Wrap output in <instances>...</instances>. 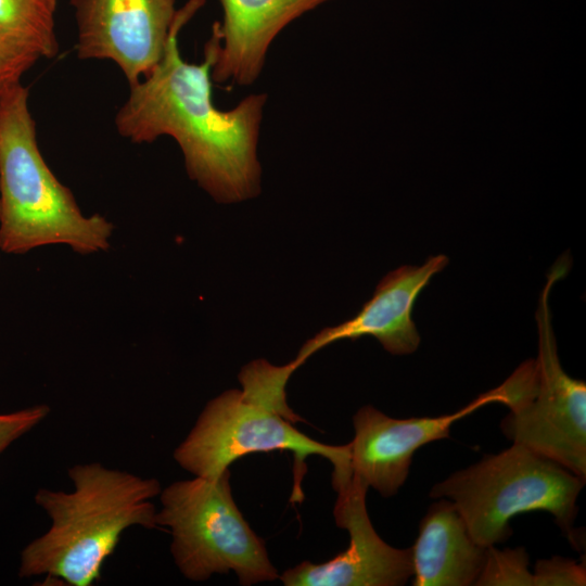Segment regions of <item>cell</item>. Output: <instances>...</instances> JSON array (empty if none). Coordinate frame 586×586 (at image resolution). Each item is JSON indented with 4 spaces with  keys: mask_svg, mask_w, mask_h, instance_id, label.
Returning a JSON list of instances; mask_svg holds the SVG:
<instances>
[{
    "mask_svg": "<svg viewBox=\"0 0 586 586\" xmlns=\"http://www.w3.org/2000/svg\"><path fill=\"white\" fill-rule=\"evenodd\" d=\"M204 3L189 0L177 10L161 60L129 87L115 127L119 136L137 144L173 138L189 178L216 202L238 203L260 192L257 148L268 95L249 94L228 111L214 105L211 73L220 47L216 24L201 63L184 61L178 44L181 29Z\"/></svg>",
    "mask_w": 586,
    "mask_h": 586,
    "instance_id": "obj_1",
    "label": "cell"
},
{
    "mask_svg": "<svg viewBox=\"0 0 586 586\" xmlns=\"http://www.w3.org/2000/svg\"><path fill=\"white\" fill-rule=\"evenodd\" d=\"M72 492L40 488L36 504L51 520L49 530L21 552L18 575L90 586L104 561L131 526L157 528L151 499L161 493L156 479L110 469L100 462L68 469Z\"/></svg>",
    "mask_w": 586,
    "mask_h": 586,
    "instance_id": "obj_2",
    "label": "cell"
},
{
    "mask_svg": "<svg viewBox=\"0 0 586 586\" xmlns=\"http://www.w3.org/2000/svg\"><path fill=\"white\" fill-rule=\"evenodd\" d=\"M28 99L22 82L0 99L1 253L23 255L48 245L80 255L107 251L114 225L102 215H85L54 176L38 146Z\"/></svg>",
    "mask_w": 586,
    "mask_h": 586,
    "instance_id": "obj_3",
    "label": "cell"
},
{
    "mask_svg": "<svg viewBox=\"0 0 586 586\" xmlns=\"http://www.w3.org/2000/svg\"><path fill=\"white\" fill-rule=\"evenodd\" d=\"M292 361L273 366L264 359L244 366L242 390H228L211 399L194 426L174 451L177 463L194 476H217L247 454L290 450L305 470L310 455L333 464L332 485L352 477L349 445H327L292 425L301 421L285 400V385L295 371Z\"/></svg>",
    "mask_w": 586,
    "mask_h": 586,
    "instance_id": "obj_4",
    "label": "cell"
},
{
    "mask_svg": "<svg viewBox=\"0 0 586 586\" xmlns=\"http://www.w3.org/2000/svg\"><path fill=\"white\" fill-rule=\"evenodd\" d=\"M584 483L559 463L513 443L435 484L430 497L450 500L473 539L484 547L506 542L512 534L509 522L515 515L542 510L553 515L562 533L579 549L574 521Z\"/></svg>",
    "mask_w": 586,
    "mask_h": 586,
    "instance_id": "obj_5",
    "label": "cell"
},
{
    "mask_svg": "<svg viewBox=\"0 0 586 586\" xmlns=\"http://www.w3.org/2000/svg\"><path fill=\"white\" fill-rule=\"evenodd\" d=\"M569 269L560 258L548 273L536 311L538 353L500 384L510 412L500 423L512 443L586 479V383L561 366L549 308L550 290Z\"/></svg>",
    "mask_w": 586,
    "mask_h": 586,
    "instance_id": "obj_6",
    "label": "cell"
},
{
    "mask_svg": "<svg viewBox=\"0 0 586 586\" xmlns=\"http://www.w3.org/2000/svg\"><path fill=\"white\" fill-rule=\"evenodd\" d=\"M230 471L177 481L161 491L157 527H167L170 551L184 577L194 582L233 571L241 585L279 577L264 542L238 509Z\"/></svg>",
    "mask_w": 586,
    "mask_h": 586,
    "instance_id": "obj_7",
    "label": "cell"
},
{
    "mask_svg": "<svg viewBox=\"0 0 586 586\" xmlns=\"http://www.w3.org/2000/svg\"><path fill=\"white\" fill-rule=\"evenodd\" d=\"M80 60H106L129 87L161 60L177 13L176 0H71Z\"/></svg>",
    "mask_w": 586,
    "mask_h": 586,
    "instance_id": "obj_8",
    "label": "cell"
},
{
    "mask_svg": "<svg viewBox=\"0 0 586 586\" xmlns=\"http://www.w3.org/2000/svg\"><path fill=\"white\" fill-rule=\"evenodd\" d=\"M335 523L347 530V549L327 562H302L279 577L285 586H400L412 577L411 548H395L375 532L368 515V487L357 477L336 486Z\"/></svg>",
    "mask_w": 586,
    "mask_h": 586,
    "instance_id": "obj_9",
    "label": "cell"
},
{
    "mask_svg": "<svg viewBox=\"0 0 586 586\" xmlns=\"http://www.w3.org/2000/svg\"><path fill=\"white\" fill-rule=\"evenodd\" d=\"M502 400L498 385L459 410L438 417L396 419L364 406L353 417L355 434L348 443L352 475L383 497L394 496L408 477L412 456L420 447L448 437L455 422Z\"/></svg>",
    "mask_w": 586,
    "mask_h": 586,
    "instance_id": "obj_10",
    "label": "cell"
},
{
    "mask_svg": "<svg viewBox=\"0 0 586 586\" xmlns=\"http://www.w3.org/2000/svg\"><path fill=\"white\" fill-rule=\"evenodd\" d=\"M446 255L429 257L420 266H402L384 276L372 296L353 318L327 327L307 340L298 351L293 366L297 369L322 347L361 336L377 339L392 355H408L417 351L420 335L412 320V308L420 292L448 264Z\"/></svg>",
    "mask_w": 586,
    "mask_h": 586,
    "instance_id": "obj_11",
    "label": "cell"
},
{
    "mask_svg": "<svg viewBox=\"0 0 586 586\" xmlns=\"http://www.w3.org/2000/svg\"><path fill=\"white\" fill-rule=\"evenodd\" d=\"M219 1L222 21L215 24L220 47L212 80L250 86L259 77L276 37L293 21L330 0Z\"/></svg>",
    "mask_w": 586,
    "mask_h": 586,
    "instance_id": "obj_12",
    "label": "cell"
},
{
    "mask_svg": "<svg viewBox=\"0 0 586 586\" xmlns=\"http://www.w3.org/2000/svg\"><path fill=\"white\" fill-rule=\"evenodd\" d=\"M487 548L477 544L455 505L446 499L433 504L419 524L411 547L413 586L474 585Z\"/></svg>",
    "mask_w": 586,
    "mask_h": 586,
    "instance_id": "obj_13",
    "label": "cell"
},
{
    "mask_svg": "<svg viewBox=\"0 0 586 586\" xmlns=\"http://www.w3.org/2000/svg\"><path fill=\"white\" fill-rule=\"evenodd\" d=\"M56 7L58 0H0V31L51 59L59 52Z\"/></svg>",
    "mask_w": 586,
    "mask_h": 586,
    "instance_id": "obj_14",
    "label": "cell"
},
{
    "mask_svg": "<svg viewBox=\"0 0 586 586\" xmlns=\"http://www.w3.org/2000/svg\"><path fill=\"white\" fill-rule=\"evenodd\" d=\"M530 558L524 547L487 548L483 568L474 583L477 586H534Z\"/></svg>",
    "mask_w": 586,
    "mask_h": 586,
    "instance_id": "obj_15",
    "label": "cell"
},
{
    "mask_svg": "<svg viewBox=\"0 0 586 586\" xmlns=\"http://www.w3.org/2000/svg\"><path fill=\"white\" fill-rule=\"evenodd\" d=\"M41 56L0 31V99L13 87Z\"/></svg>",
    "mask_w": 586,
    "mask_h": 586,
    "instance_id": "obj_16",
    "label": "cell"
},
{
    "mask_svg": "<svg viewBox=\"0 0 586 586\" xmlns=\"http://www.w3.org/2000/svg\"><path fill=\"white\" fill-rule=\"evenodd\" d=\"M533 582L534 586H584L585 564L560 556L542 559L535 564Z\"/></svg>",
    "mask_w": 586,
    "mask_h": 586,
    "instance_id": "obj_17",
    "label": "cell"
},
{
    "mask_svg": "<svg viewBox=\"0 0 586 586\" xmlns=\"http://www.w3.org/2000/svg\"><path fill=\"white\" fill-rule=\"evenodd\" d=\"M50 412V407L39 404L15 411L0 413V455L9 446L37 426Z\"/></svg>",
    "mask_w": 586,
    "mask_h": 586,
    "instance_id": "obj_18",
    "label": "cell"
},
{
    "mask_svg": "<svg viewBox=\"0 0 586 586\" xmlns=\"http://www.w3.org/2000/svg\"><path fill=\"white\" fill-rule=\"evenodd\" d=\"M0 255H1V250H0Z\"/></svg>",
    "mask_w": 586,
    "mask_h": 586,
    "instance_id": "obj_19",
    "label": "cell"
}]
</instances>
